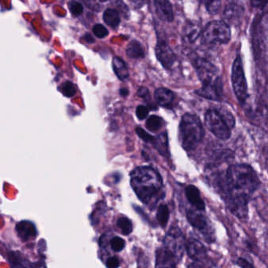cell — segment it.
<instances>
[{
  "mask_svg": "<svg viewBox=\"0 0 268 268\" xmlns=\"http://www.w3.org/2000/svg\"><path fill=\"white\" fill-rule=\"evenodd\" d=\"M223 180L219 186L224 194V199L236 197L249 200L260 185L256 171L245 164H237L228 167Z\"/></svg>",
  "mask_w": 268,
  "mask_h": 268,
  "instance_id": "6da1fadb",
  "label": "cell"
},
{
  "mask_svg": "<svg viewBox=\"0 0 268 268\" xmlns=\"http://www.w3.org/2000/svg\"><path fill=\"white\" fill-rule=\"evenodd\" d=\"M131 185L142 202L149 204L163 187L160 174L150 167H138L131 171Z\"/></svg>",
  "mask_w": 268,
  "mask_h": 268,
  "instance_id": "7a4b0ae2",
  "label": "cell"
},
{
  "mask_svg": "<svg viewBox=\"0 0 268 268\" xmlns=\"http://www.w3.org/2000/svg\"><path fill=\"white\" fill-rule=\"evenodd\" d=\"M205 135L203 125L198 116L186 113L180 124V140L182 146L186 151L195 149L202 141Z\"/></svg>",
  "mask_w": 268,
  "mask_h": 268,
  "instance_id": "3957f363",
  "label": "cell"
},
{
  "mask_svg": "<svg viewBox=\"0 0 268 268\" xmlns=\"http://www.w3.org/2000/svg\"><path fill=\"white\" fill-rule=\"evenodd\" d=\"M229 24L222 21H214L206 25L202 33V42L206 45L227 44L230 41Z\"/></svg>",
  "mask_w": 268,
  "mask_h": 268,
  "instance_id": "277c9868",
  "label": "cell"
},
{
  "mask_svg": "<svg viewBox=\"0 0 268 268\" xmlns=\"http://www.w3.org/2000/svg\"><path fill=\"white\" fill-rule=\"evenodd\" d=\"M205 121L207 128L218 139L227 140L230 137L231 128L218 109H208L205 116Z\"/></svg>",
  "mask_w": 268,
  "mask_h": 268,
  "instance_id": "5b68a950",
  "label": "cell"
},
{
  "mask_svg": "<svg viewBox=\"0 0 268 268\" xmlns=\"http://www.w3.org/2000/svg\"><path fill=\"white\" fill-rule=\"evenodd\" d=\"M231 81L236 97L241 104H244L248 98V87L242 59L239 55L236 58L232 66Z\"/></svg>",
  "mask_w": 268,
  "mask_h": 268,
  "instance_id": "8992f818",
  "label": "cell"
},
{
  "mask_svg": "<svg viewBox=\"0 0 268 268\" xmlns=\"http://www.w3.org/2000/svg\"><path fill=\"white\" fill-rule=\"evenodd\" d=\"M185 237L178 227H172L168 230L164 239L163 248L180 262L186 249Z\"/></svg>",
  "mask_w": 268,
  "mask_h": 268,
  "instance_id": "52a82bcc",
  "label": "cell"
},
{
  "mask_svg": "<svg viewBox=\"0 0 268 268\" xmlns=\"http://www.w3.org/2000/svg\"><path fill=\"white\" fill-rule=\"evenodd\" d=\"M189 210L186 213L188 222L193 227L204 236V238L208 242L215 241V231L207 216L200 210Z\"/></svg>",
  "mask_w": 268,
  "mask_h": 268,
  "instance_id": "ba28073f",
  "label": "cell"
},
{
  "mask_svg": "<svg viewBox=\"0 0 268 268\" xmlns=\"http://www.w3.org/2000/svg\"><path fill=\"white\" fill-rule=\"evenodd\" d=\"M192 58L198 77L202 83H211L217 80V69L212 63L195 55H193Z\"/></svg>",
  "mask_w": 268,
  "mask_h": 268,
  "instance_id": "9c48e42d",
  "label": "cell"
},
{
  "mask_svg": "<svg viewBox=\"0 0 268 268\" xmlns=\"http://www.w3.org/2000/svg\"><path fill=\"white\" fill-rule=\"evenodd\" d=\"M254 46L256 54H260L268 44V11L263 14L255 26Z\"/></svg>",
  "mask_w": 268,
  "mask_h": 268,
  "instance_id": "30bf717a",
  "label": "cell"
},
{
  "mask_svg": "<svg viewBox=\"0 0 268 268\" xmlns=\"http://www.w3.org/2000/svg\"><path fill=\"white\" fill-rule=\"evenodd\" d=\"M155 52L157 60L162 63L163 67L168 70L171 69L176 62V56L167 42L165 41H158L156 46Z\"/></svg>",
  "mask_w": 268,
  "mask_h": 268,
  "instance_id": "8fae6325",
  "label": "cell"
},
{
  "mask_svg": "<svg viewBox=\"0 0 268 268\" xmlns=\"http://www.w3.org/2000/svg\"><path fill=\"white\" fill-rule=\"evenodd\" d=\"M199 96L212 101H220L222 98V83L220 79L211 83H203L202 87L196 91Z\"/></svg>",
  "mask_w": 268,
  "mask_h": 268,
  "instance_id": "7c38bea8",
  "label": "cell"
},
{
  "mask_svg": "<svg viewBox=\"0 0 268 268\" xmlns=\"http://www.w3.org/2000/svg\"><path fill=\"white\" fill-rule=\"evenodd\" d=\"M186 250L190 259L195 263H202L207 257V250L197 238H190L186 244Z\"/></svg>",
  "mask_w": 268,
  "mask_h": 268,
  "instance_id": "4fadbf2b",
  "label": "cell"
},
{
  "mask_svg": "<svg viewBox=\"0 0 268 268\" xmlns=\"http://www.w3.org/2000/svg\"><path fill=\"white\" fill-rule=\"evenodd\" d=\"M243 14H244V7L238 3L231 2L230 4H228L224 10V21L228 24H232L236 26L242 22Z\"/></svg>",
  "mask_w": 268,
  "mask_h": 268,
  "instance_id": "5bb4252c",
  "label": "cell"
},
{
  "mask_svg": "<svg viewBox=\"0 0 268 268\" xmlns=\"http://www.w3.org/2000/svg\"><path fill=\"white\" fill-rule=\"evenodd\" d=\"M156 13L160 19L165 21H172L174 19L173 10L168 0H153Z\"/></svg>",
  "mask_w": 268,
  "mask_h": 268,
  "instance_id": "9a60e30c",
  "label": "cell"
},
{
  "mask_svg": "<svg viewBox=\"0 0 268 268\" xmlns=\"http://www.w3.org/2000/svg\"><path fill=\"white\" fill-rule=\"evenodd\" d=\"M16 232L19 238L24 242L34 239L37 235V228L34 224L27 220L21 221L17 224Z\"/></svg>",
  "mask_w": 268,
  "mask_h": 268,
  "instance_id": "2e32d148",
  "label": "cell"
},
{
  "mask_svg": "<svg viewBox=\"0 0 268 268\" xmlns=\"http://www.w3.org/2000/svg\"><path fill=\"white\" fill-rule=\"evenodd\" d=\"M185 192L186 197L187 198L188 202H190L196 209L203 211V212L206 210V204L202 199L199 190L195 186H188L186 188Z\"/></svg>",
  "mask_w": 268,
  "mask_h": 268,
  "instance_id": "e0dca14e",
  "label": "cell"
},
{
  "mask_svg": "<svg viewBox=\"0 0 268 268\" xmlns=\"http://www.w3.org/2000/svg\"><path fill=\"white\" fill-rule=\"evenodd\" d=\"M154 98L158 105L170 109L173 105L175 94L169 89L161 87L156 90Z\"/></svg>",
  "mask_w": 268,
  "mask_h": 268,
  "instance_id": "ac0fdd59",
  "label": "cell"
},
{
  "mask_svg": "<svg viewBox=\"0 0 268 268\" xmlns=\"http://www.w3.org/2000/svg\"><path fill=\"white\" fill-rule=\"evenodd\" d=\"M202 33V28L198 22H188L183 31V40L186 43H194Z\"/></svg>",
  "mask_w": 268,
  "mask_h": 268,
  "instance_id": "d6986e66",
  "label": "cell"
},
{
  "mask_svg": "<svg viewBox=\"0 0 268 268\" xmlns=\"http://www.w3.org/2000/svg\"><path fill=\"white\" fill-rule=\"evenodd\" d=\"M178 261L172 255L167 252L164 248L157 250L156 253V267L158 268H175L177 266Z\"/></svg>",
  "mask_w": 268,
  "mask_h": 268,
  "instance_id": "ffe728a7",
  "label": "cell"
},
{
  "mask_svg": "<svg viewBox=\"0 0 268 268\" xmlns=\"http://www.w3.org/2000/svg\"><path fill=\"white\" fill-rule=\"evenodd\" d=\"M113 68L114 73L121 81H124L129 77V72L126 63L119 57H115L113 59Z\"/></svg>",
  "mask_w": 268,
  "mask_h": 268,
  "instance_id": "44dd1931",
  "label": "cell"
},
{
  "mask_svg": "<svg viewBox=\"0 0 268 268\" xmlns=\"http://www.w3.org/2000/svg\"><path fill=\"white\" fill-rule=\"evenodd\" d=\"M126 54L131 59H144L145 57L144 48L137 41H132L127 45Z\"/></svg>",
  "mask_w": 268,
  "mask_h": 268,
  "instance_id": "7402d4cb",
  "label": "cell"
},
{
  "mask_svg": "<svg viewBox=\"0 0 268 268\" xmlns=\"http://www.w3.org/2000/svg\"><path fill=\"white\" fill-rule=\"evenodd\" d=\"M103 20L105 24L111 28H117L121 23V18L117 10L114 9H107L103 14Z\"/></svg>",
  "mask_w": 268,
  "mask_h": 268,
  "instance_id": "603a6c76",
  "label": "cell"
},
{
  "mask_svg": "<svg viewBox=\"0 0 268 268\" xmlns=\"http://www.w3.org/2000/svg\"><path fill=\"white\" fill-rule=\"evenodd\" d=\"M153 144L155 145V147L162 156L167 155L168 144H167V133L161 134L157 139H155V141Z\"/></svg>",
  "mask_w": 268,
  "mask_h": 268,
  "instance_id": "cb8c5ba5",
  "label": "cell"
},
{
  "mask_svg": "<svg viewBox=\"0 0 268 268\" xmlns=\"http://www.w3.org/2000/svg\"><path fill=\"white\" fill-rule=\"evenodd\" d=\"M169 209L165 204H162L157 208V220L162 227H165L169 219Z\"/></svg>",
  "mask_w": 268,
  "mask_h": 268,
  "instance_id": "d4e9b609",
  "label": "cell"
},
{
  "mask_svg": "<svg viewBox=\"0 0 268 268\" xmlns=\"http://www.w3.org/2000/svg\"><path fill=\"white\" fill-rule=\"evenodd\" d=\"M8 261L12 267H30L31 264H27L28 261L24 260L19 252H12L9 253Z\"/></svg>",
  "mask_w": 268,
  "mask_h": 268,
  "instance_id": "484cf974",
  "label": "cell"
},
{
  "mask_svg": "<svg viewBox=\"0 0 268 268\" xmlns=\"http://www.w3.org/2000/svg\"><path fill=\"white\" fill-rule=\"evenodd\" d=\"M163 124L164 121L162 117L155 115L149 117L146 121V124H145L146 128L153 132L159 131L163 127Z\"/></svg>",
  "mask_w": 268,
  "mask_h": 268,
  "instance_id": "4316f807",
  "label": "cell"
},
{
  "mask_svg": "<svg viewBox=\"0 0 268 268\" xmlns=\"http://www.w3.org/2000/svg\"><path fill=\"white\" fill-rule=\"evenodd\" d=\"M117 227L121 229L124 235H128L133 230V226L131 220L127 217H121L117 220Z\"/></svg>",
  "mask_w": 268,
  "mask_h": 268,
  "instance_id": "83f0119b",
  "label": "cell"
},
{
  "mask_svg": "<svg viewBox=\"0 0 268 268\" xmlns=\"http://www.w3.org/2000/svg\"><path fill=\"white\" fill-rule=\"evenodd\" d=\"M61 90H62L63 95L68 98L73 97L77 93L76 86L70 81H66L65 83H62Z\"/></svg>",
  "mask_w": 268,
  "mask_h": 268,
  "instance_id": "f1b7e54d",
  "label": "cell"
},
{
  "mask_svg": "<svg viewBox=\"0 0 268 268\" xmlns=\"http://www.w3.org/2000/svg\"><path fill=\"white\" fill-rule=\"evenodd\" d=\"M69 9L71 14L75 17L80 16L83 12V5L81 4V2L75 1V0H72L69 2Z\"/></svg>",
  "mask_w": 268,
  "mask_h": 268,
  "instance_id": "f546056e",
  "label": "cell"
},
{
  "mask_svg": "<svg viewBox=\"0 0 268 268\" xmlns=\"http://www.w3.org/2000/svg\"><path fill=\"white\" fill-rule=\"evenodd\" d=\"M110 246L112 249L115 252H121L125 247V242L123 238L120 237H114L110 241Z\"/></svg>",
  "mask_w": 268,
  "mask_h": 268,
  "instance_id": "4dcf8cb0",
  "label": "cell"
},
{
  "mask_svg": "<svg viewBox=\"0 0 268 268\" xmlns=\"http://www.w3.org/2000/svg\"><path fill=\"white\" fill-rule=\"evenodd\" d=\"M135 131H136V134L139 135V137L143 139L145 143H147V144H153L154 141H155V138L149 135L148 132H146L145 130L143 129L142 127H136Z\"/></svg>",
  "mask_w": 268,
  "mask_h": 268,
  "instance_id": "1f68e13d",
  "label": "cell"
},
{
  "mask_svg": "<svg viewBox=\"0 0 268 268\" xmlns=\"http://www.w3.org/2000/svg\"><path fill=\"white\" fill-rule=\"evenodd\" d=\"M92 31L95 37L99 39L105 38L109 34L107 28L101 24H95V26L93 27Z\"/></svg>",
  "mask_w": 268,
  "mask_h": 268,
  "instance_id": "d6a6232c",
  "label": "cell"
},
{
  "mask_svg": "<svg viewBox=\"0 0 268 268\" xmlns=\"http://www.w3.org/2000/svg\"><path fill=\"white\" fill-rule=\"evenodd\" d=\"M220 113H221V115L224 117V120L226 121L227 124L230 126V128H233L234 127V124H235V120H234V117H233L231 113L230 112L227 111L226 109H218Z\"/></svg>",
  "mask_w": 268,
  "mask_h": 268,
  "instance_id": "836d02e7",
  "label": "cell"
},
{
  "mask_svg": "<svg viewBox=\"0 0 268 268\" xmlns=\"http://www.w3.org/2000/svg\"><path fill=\"white\" fill-rule=\"evenodd\" d=\"M207 9L211 14H215L217 12L218 10L220 9V0H212V1H208L207 4Z\"/></svg>",
  "mask_w": 268,
  "mask_h": 268,
  "instance_id": "e575fe53",
  "label": "cell"
},
{
  "mask_svg": "<svg viewBox=\"0 0 268 268\" xmlns=\"http://www.w3.org/2000/svg\"><path fill=\"white\" fill-rule=\"evenodd\" d=\"M149 114V109L145 105H139L136 109V116L139 120H144Z\"/></svg>",
  "mask_w": 268,
  "mask_h": 268,
  "instance_id": "d590c367",
  "label": "cell"
},
{
  "mask_svg": "<svg viewBox=\"0 0 268 268\" xmlns=\"http://www.w3.org/2000/svg\"><path fill=\"white\" fill-rule=\"evenodd\" d=\"M250 3L255 8H264L268 3V0H250Z\"/></svg>",
  "mask_w": 268,
  "mask_h": 268,
  "instance_id": "8d00e7d4",
  "label": "cell"
},
{
  "mask_svg": "<svg viewBox=\"0 0 268 268\" xmlns=\"http://www.w3.org/2000/svg\"><path fill=\"white\" fill-rule=\"evenodd\" d=\"M106 266L109 268H118L120 265V261L116 257H110L106 260Z\"/></svg>",
  "mask_w": 268,
  "mask_h": 268,
  "instance_id": "74e56055",
  "label": "cell"
},
{
  "mask_svg": "<svg viewBox=\"0 0 268 268\" xmlns=\"http://www.w3.org/2000/svg\"><path fill=\"white\" fill-rule=\"evenodd\" d=\"M138 95L139 97L143 98V99H146V98L149 97V90L146 87H140L138 90Z\"/></svg>",
  "mask_w": 268,
  "mask_h": 268,
  "instance_id": "f35d334b",
  "label": "cell"
},
{
  "mask_svg": "<svg viewBox=\"0 0 268 268\" xmlns=\"http://www.w3.org/2000/svg\"><path fill=\"white\" fill-rule=\"evenodd\" d=\"M128 1L134 9L142 8L144 5V0H128Z\"/></svg>",
  "mask_w": 268,
  "mask_h": 268,
  "instance_id": "ab89813d",
  "label": "cell"
},
{
  "mask_svg": "<svg viewBox=\"0 0 268 268\" xmlns=\"http://www.w3.org/2000/svg\"><path fill=\"white\" fill-rule=\"evenodd\" d=\"M237 264L238 266L242 267V268H253V264H250L248 260H245L243 258L238 259Z\"/></svg>",
  "mask_w": 268,
  "mask_h": 268,
  "instance_id": "60d3db41",
  "label": "cell"
},
{
  "mask_svg": "<svg viewBox=\"0 0 268 268\" xmlns=\"http://www.w3.org/2000/svg\"><path fill=\"white\" fill-rule=\"evenodd\" d=\"M83 38L84 39L85 41L88 42V43H93V42H95V40L91 37V35L89 34V33L85 34L84 36H83Z\"/></svg>",
  "mask_w": 268,
  "mask_h": 268,
  "instance_id": "b9f144b4",
  "label": "cell"
},
{
  "mask_svg": "<svg viewBox=\"0 0 268 268\" xmlns=\"http://www.w3.org/2000/svg\"><path fill=\"white\" fill-rule=\"evenodd\" d=\"M120 94H121V96L125 97V96H127V95H128V91H127V89L121 88V90H120Z\"/></svg>",
  "mask_w": 268,
  "mask_h": 268,
  "instance_id": "7bdbcfd3",
  "label": "cell"
},
{
  "mask_svg": "<svg viewBox=\"0 0 268 268\" xmlns=\"http://www.w3.org/2000/svg\"><path fill=\"white\" fill-rule=\"evenodd\" d=\"M99 2H106L107 0H99Z\"/></svg>",
  "mask_w": 268,
  "mask_h": 268,
  "instance_id": "ee69618b",
  "label": "cell"
},
{
  "mask_svg": "<svg viewBox=\"0 0 268 268\" xmlns=\"http://www.w3.org/2000/svg\"><path fill=\"white\" fill-rule=\"evenodd\" d=\"M207 1H212V0H207Z\"/></svg>",
  "mask_w": 268,
  "mask_h": 268,
  "instance_id": "f6af8a7d",
  "label": "cell"
}]
</instances>
